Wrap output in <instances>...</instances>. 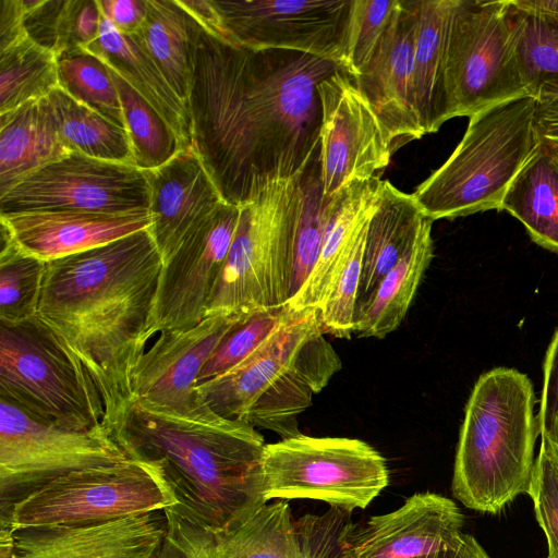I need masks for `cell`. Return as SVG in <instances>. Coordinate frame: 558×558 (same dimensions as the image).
Returning <instances> with one entry per match:
<instances>
[{
    "label": "cell",
    "mask_w": 558,
    "mask_h": 558,
    "mask_svg": "<svg viewBox=\"0 0 558 558\" xmlns=\"http://www.w3.org/2000/svg\"><path fill=\"white\" fill-rule=\"evenodd\" d=\"M507 4L529 96L535 100L558 98V19L525 14Z\"/></svg>",
    "instance_id": "cell-33"
},
{
    "label": "cell",
    "mask_w": 558,
    "mask_h": 558,
    "mask_svg": "<svg viewBox=\"0 0 558 558\" xmlns=\"http://www.w3.org/2000/svg\"><path fill=\"white\" fill-rule=\"evenodd\" d=\"M0 398L70 429L100 426L105 417L87 369L38 316L0 324Z\"/></svg>",
    "instance_id": "cell-8"
},
{
    "label": "cell",
    "mask_w": 558,
    "mask_h": 558,
    "mask_svg": "<svg viewBox=\"0 0 558 558\" xmlns=\"http://www.w3.org/2000/svg\"><path fill=\"white\" fill-rule=\"evenodd\" d=\"M530 378L497 367L480 376L457 447L452 494L466 508L497 513L527 494L539 434Z\"/></svg>",
    "instance_id": "cell-5"
},
{
    "label": "cell",
    "mask_w": 558,
    "mask_h": 558,
    "mask_svg": "<svg viewBox=\"0 0 558 558\" xmlns=\"http://www.w3.org/2000/svg\"><path fill=\"white\" fill-rule=\"evenodd\" d=\"M416 558H489V556L472 535L461 533L451 544Z\"/></svg>",
    "instance_id": "cell-49"
},
{
    "label": "cell",
    "mask_w": 558,
    "mask_h": 558,
    "mask_svg": "<svg viewBox=\"0 0 558 558\" xmlns=\"http://www.w3.org/2000/svg\"><path fill=\"white\" fill-rule=\"evenodd\" d=\"M417 26L418 0H401L372 59L354 77L380 121L392 154L425 135L413 87Z\"/></svg>",
    "instance_id": "cell-19"
},
{
    "label": "cell",
    "mask_w": 558,
    "mask_h": 558,
    "mask_svg": "<svg viewBox=\"0 0 558 558\" xmlns=\"http://www.w3.org/2000/svg\"><path fill=\"white\" fill-rule=\"evenodd\" d=\"M533 133L536 146L558 159V98L535 100Z\"/></svg>",
    "instance_id": "cell-47"
},
{
    "label": "cell",
    "mask_w": 558,
    "mask_h": 558,
    "mask_svg": "<svg viewBox=\"0 0 558 558\" xmlns=\"http://www.w3.org/2000/svg\"><path fill=\"white\" fill-rule=\"evenodd\" d=\"M341 65L252 49L199 24L189 96L193 146L223 202L241 207L319 158L318 84Z\"/></svg>",
    "instance_id": "cell-1"
},
{
    "label": "cell",
    "mask_w": 558,
    "mask_h": 558,
    "mask_svg": "<svg viewBox=\"0 0 558 558\" xmlns=\"http://www.w3.org/2000/svg\"><path fill=\"white\" fill-rule=\"evenodd\" d=\"M25 38L23 0H0V51Z\"/></svg>",
    "instance_id": "cell-48"
},
{
    "label": "cell",
    "mask_w": 558,
    "mask_h": 558,
    "mask_svg": "<svg viewBox=\"0 0 558 558\" xmlns=\"http://www.w3.org/2000/svg\"><path fill=\"white\" fill-rule=\"evenodd\" d=\"M320 181L328 198L354 180L380 177L393 155L373 107L341 66L317 87Z\"/></svg>",
    "instance_id": "cell-16"
},
{
    "label": "cell",
    "mask_w": 558,
    "mask_h": 558,
    "mask_svg": "<svg viewBox=\"0 0 558 558\" xmlns=\"http://www.w3.org/2000/svg\"><path fill=\"white\" fill-rule=\"evenodd\" d=\"M447 86L451 117L527 97L506 0H458L448 46Z\"/></svg>",
    "instance_id": "cell-12"
},
{
    "label": "cell",
    "mask_w": 558,
    "mask_h": 558,
    "mask_svg": "<svg viewBox=\"0 0 558 558\" xmlns=\"http://www.w3.org/2000/svg\"><path fill=\"white\" fill-rule=\"evenodd\" d=\"M458 0H418L413 87L425 134L436 133L452 119L447 86L451 22Z\"/></svg>",
    "instance_id": "cell-25"
},
{
    "label": "cell",
    "mask_w": 558,
    "mask_h": 558,
    "mask_svg": "<svg viewBox=\"0 0 558 558\" xmlns=\"http://www.w3.org/2000/svg\"><path fill=\"white\" fill-rule=\"evenodd\" d=\"M47 262L24 253L1 226L0 324L37 316Z\"/></svg>",
    "instance_id": "cell-36"
},
{
    "label": "cell",
    "mask_w": 558,
    "mask_h": 558,
    "mask_svg": "<svg viewBox=\"0 0 558 558\" xmlns=\"http://www.w3.org/2000/svg\"><path fill=\"white\" fill-rule=\"evenodd\" d=\"M85 50L98 57L145 98L172 128L183 148L193 145L189 107L131 37L121 34L101 14L99 37Z\"/></svg>",
    "instance_id": "cell-26"
},
{
    "label": "cell",
    "mask_w": 558,
    "mask_h": 558,
    "mask_svg": "<svg viewBox=\"0 0 558 558\" xmlns=\"http://www.w3.org/2000/svg\"><path fill=\"white\" fill-rule=\"evenodd\" d=\"M101 12L97 0H65L59 24L57 56L87 48L99 37Z\"/></svg>",
    "instance_id": "cell-43"
},
{
    "label": "cell",
    "mask_w": 558,
    "mask_h": 558,
    "mask_svg": "<svg viewBox=\"0 0 558 558\" xmlns=\"http://www.w3.org/2000/svg\"><path fill=\"white\" fill-rule=\"evenodd\" d=\"M147 14L131 37L189 107L198 23L178 0H146Z\"/></svg>",
    "instance_id": "cell-29"
},
{
    "label": "cell",
    "mask_w": 558,
    "mask_h": 558,
    "mask_svg": "<svg viewBox=\"0 0 558 558\" xmlns=\"http://www.w3.org/2000/svg\"><path fill=\"white\" fill-rule=\"evenodd\" d=\"M425 218L412 194L383 182L379 203L367 226L355 311L410 248Z\"/></svg>",
    "instance_id": "cell-27"
},
{
    "label": "cell",
    "mask_w": 558,
    "mask_h": 558,
    "mask_svg": "<svg viewBox=\"0 0 558 558\" xmlns=\"http://www.w3.org/2000/svg\"><path fill=\"white\" fill-rule=\"evenodd\" d=\"M167 531L157 558H342L351 511L293 519L287 501L265 505L232 530L194 523L165 509Z\"/></svg>",
    "instance_id": "cell-9"
},
{
    "label": "cell",
    "mask_w": 558,
    "mask_h": 558,
    "mask_svg": "<svg viewBox=\"0 0 558 558\" xmlns=\"http://www.w3.org/2000/svg\"><path fill=\"white\" fill-rule=\"evenodd\" d=\"M324 208L318 158L307 167L302 178V201L294 241L290 300L303 287L320 254L325 227Z\"/></svg>",
    "instance_id": "cell-38"
},
{
    "label": "cell",
    "mask_w": 558,
    "mask_h": 558,
    "mask_svg": "<svg viewBox=\"0 0 558 558\" xmlns=\"http://www.w3.org/2000/svg\"><path fill=\"white\" fill-rule=\"evenodd\" d=\"M303 173L269 185L240 207L236 231L205 316L288 305Z\"/></svg>",
    "instance_id": "cell-7"
},
{
    "label": "cell",
    "mask_w": 558,
    "mask_h": 558,
    "mask_svg": "<svg viewBox=\"0 0 558 558\" xmlns=\"http://www.w3.org/2000/svg\"><path fill=\"white\" fill-rule=\"evenodd\" d=\"M383 182L380 177L354 180L324 198L325 227L320 254L305 283L288 303L290 310L320 307L357 235L377 208Z\"/></svg>",
    "instance_id": "cell-24"
},
{
    "label": "cell",
    "mask_w": 558,
    "mask_h": 558,
    "mask_svg": "<svg viewBox=\"0 0 558 558\" xmlns=\"http://www.w3.org/2000/svg\"><path fill=\"white\" fill-rule=\"evenodd\" d=\"M501 210L517 218L535 243L558 254V159L535 146Z\"/></svg>",
    "instance_id": "cell-31"
},
{
    "label": "cell",
    "mask_w": 558,
    "mask_h": 558,
    "mask_svg": "<svg viewBox=\"0 0 558 558\" xmlns=\"http://www.w3.org/2000/svg\"><path fill=\"white\" fill-rule=\"evenodd\" d=\"M60 88L57 54L29 38L0 51V113Z\"/></svg>",
    "instance_id": "cell-34"
},
{
    "label": "cell",
    "mask_w": 558,
    "mask_h": 558,
    "mask_svg": "<svg viewBox=\"0 0 558 558\" xmlns=\"http://www.w3.org/2000/svg\"><path fill=\"white\" fill-rule=\"evenodd\" d=\"M148 205L144 170L80 153L38 169L0 196V214L75 210L131 215L148 211Z\"/></svg>",
    "instance_id": "cell-14"
},
{
    "label": "cell",
    "mask_w": 558,
    "mask_h": 558,
    "mask_svg": "<svg viewBox=\"0 0 558 558\" xmlns=\"http://www.w3.org/2000/svg\"><path fill=\"white\" fill-rule=\"evenodd\" d=\"M545 442L558 464V445H551V444H548L547 441H545Z\"/></svg>",
    "instance_id": "cell-51"
},
{
    "label": "cell",
    "mask_w": 558,
    "mask_h": 558,
    "mask_svg": "<svg viewBox=\"0 0 558 558\" xmlns=\"http://www.w3.org/2000/svg\"><path fill=\"white\" fill-rule=\"evenodd\" d=\"M527 495L547 538V558H558V464L544 440L535 459Z\"/></svg>",
    "instance_id": "cell-42"
},
{
    "label": "cell",
    "mask_w": 558,
    "mask_h": 558,
    "mask_svg": "<svg viewBox=\"0 0 558 558\" xmlns=\"http://www.w3.org/2000/svg\"><path fill=\"white\" fill-rule=\"evenodd\" d=\"M432 223L429 218L424 219L413 244L355 311L354 332L360 337L384 338L405 317L434 256Z\"/></svg>",
    "instance_id": "cell-30"
},
{
    "label": "cell",
    "mask_w": 558,
    "mask_h": 558,
    "mask_svg": "<svg viewBox=\"0 0 558 558\" xmlns=\"http://www.w3.org/2000/svg\"><path fill=\"white\" fill-rule=\"evenodd\" d=\"M463 514L453 500L430 492L414 494L397 510L372 517L349 533L342 558H416L451 544Z\"/></svg>",
    "instance_id": "cell-21"
},
{
    "label": "cell",
    "mask_w": 558,
    "mask_h": 558,
    "mask_svg": "<svg viewBox=\"0 0 558 558\" xmlns=\"http://www.w3.org/2000/svg\"><path fill=\"white\" fill-rule=\"evenodd\" d=\"M144 172L151 218L148 232L165 265L223 201L193 145Z\"/></svg>",
    "instance_id": "cell-22"
},
{
    "label": "cell",
    "mask_w": 558,
    "mask_h": 558,
    "mask_svg": "<svg viewBox=\"0 0 558 558\" xmlns=\"http://www.w3.org/2000/svg\"><path fill=\"white\" fill-rule=\"evenodd\" d=\"M288 311V306L262 308L239 323L207 360L196 385L220 376L241 363L279 326Z\"/></svg>",
    "instance_id": "cell-41"
},
{
    "label": "cell",
    "mask_w": 558,
    "mask_h": 558,
    "mask_svg": "<svg viewBox=\"0 0 558 558\" xmlns=\"http://www.w3.org/2000/svg\"><path fill=\"white\" fill-rule=\"evenodd\" d=\"M265 498L365 509L389 484L386 459L360 439L300 434L266 444Z\"/></svg>",
    "instance_id": "cell-10"
},
{
    "label": "cell",
    "mask_w": 558,
    "mask_h": 558,
    "mask_svg": "<svg viewBox=\"0 0 558 558\" xmlns=\"http://www.w3.org/2000/svg\"><path fill=\"white\" fill-rule=\"evenodd\" d=\"M256 311L207 315L191 328L159 332L133 372L132 402L174 413L191 411L199 398L195 386L205 363L226 335Z\"/></svg>",
    "instance_id": "cell-18"
},
{
    "label": "cell",
    "mask_w": 558,
    "mask_h": 558,
    "mask_svg": "<svg viewBox=\"0 0 558 558\" xmlns=\"http://www.w3.org/2000/svg\"><path fill=\"white\" fill-rule=\"evenodd\" d=\"M71 154L45 98L0 113V196L38 169Z\"/></svg>",
    "instance_id": "cell-28"
},
{
    "label": "cell",
    "mask_w": 558,
    "mask_h": 558,
    "mask_svg": "<svg viewBox=\"0 0 558 558\" xmlns=\"http://www.w3.org/2000/svg\"><path fill=\"white\" fill-rule=\"evenodd\" d=\"M340 368L341 360L325 338L317 310L289 308L247 357L195 390L220 416L284 439L301 434L299 415Z\"/></svg>",
    "instance_id": "cell-4"
},
{
    "label": "cell",
    "mask_w": 558,
    "mask_h": 558,
    "mask_svg": "<svg viewBox=\"0 0 558 558\" xmlns=\"http://www.w3.org/2000/svg\"><path fill=\"white\" fill-rule=\"evenodd\" d=\"M173 506L154 470L128 458L51 482L17 504L11 521L13 529L98 524Z\"/></svg>",
    "instance_id": "cell-13"
},
{
    "label": "cell",
    "mask_w": 558,
    "mask_h": 558,
    "mask_svg": "<svg viewBox=\"0 0 558 558\" xmlns=\"http://www.w3.org/2000/svg\"><path fill=\"white\" fill-rule=\"evenodd\" d=\"M198 397L185 413L134 400L112 438L129 459L154 470L174 502L169 509L232 530L267 504L266 444L254 426L220 416Z\"/></svg>",
    "instance_id": "cell-3"
},
{
    "label": "cell",
    "mask_w": 558,
    "mask_h": 558,
    "mask_svg": "<svg viewBox=\"0 0 558 558\" xmlns=\"http://www.w3.org/2000/svg\"><path fill=\"white\" fill-rule=\"evenodd\" d=\"M239 217L240 207L222 202L163 265L150 316L149 339L165 330L191 328L205 317Z\"/></svg>",
    "instance_id": "cell-17"
},
{
    "label": "cell",
    "mask_w": 558,
    "mask_h": 558,
    "mask_svg": "<svg viewBox=\"0 0 558 558\" xmlns=\"http://www.w3.org/2000/svg\"><path fill=\"white\" fill-rule=\"evenodd\" d=\"M535 99H512L469 118L448 159L412 193L430 220L501 210L511 183L535 149Z\"/></svg>",
    "instance_id": "cell-6"
},
{
    "label": "cell",
    "mask_w": 558,
    "mask_h": 558,
    "mask_svg": "<svg viewBox=\"0 0 558 558\" xmlns=\"http://www.w3.org/2000/svg\"><path fill=\"white\" fill-rule=\"evenodd\" d=\"M166 531L165 510L98 524L15 527L9 558H157Z\"/></svg>",
    "instance_id": "cell-20"
},
{
    "label": "cell",
    "mask_w": 558,
    "mask_h": 558,
    "mask_svg": "<svg viewBox=\"0 0 558 558\" xmlns=\"http://www.w3.org/2000/svg\"><path fill=\"white\" fill-rule=\"evenodd\" d=\"M162 267L148 229L47 262L37 316L95 381L111 437L132 403Z\"/></svg>",
    "instance_id": "cell-2"
},
{
    "label": "cell",
    "mask_w": 558,
    "mask_h": 558,
    "mask_svg": "<svg viewBox=\"0 0 558 558\" xmlns=\"http://www.w3.org/2000/svg\"><path fill=\"white\" fill-rule=\"evenodd\" d=\"M45 100L57 134L70 153L132 163L130 143L123 128L75 100L61 87Z\"/></svg>",
    "instance_id": "cell-32"
},
{
    "label": "cell",
    "mask_w": 558,
    "mask_h": 558,
    "mask_svg": "<svg viewBox=\"0 0 558 558\" xmlns=\"http://www.w3.org/2000/svg\"><path fill=\"white\" fill-rule=\"evenodd\" d=\"M107 68L119 95L132 163L141 170L160 167L183 149L177 134L145 98Z\"/></svg>",
    "instance_id": "cell-35"
},
{
    "label": "cell",
    "mask_w": 558,
    "mask_h": 558,
    "mask_svg": "<svg viewBox=\"0 0 558 558\" xmlns=\"http://www.w3.org/2000/svg\"><path fill=\"white\" fill-rule=\"evenodd\" d=\"M101 14L125 36L136 34L146 14V0H97Z\"/></svg>",
    "instance_id": "cell-46"
},
{
    "label": "cell",
    "mask_w": 558,
    "mask_h": 558,
    "mask_svg": "<svg viewBox=\"0 0 558 558\" xmlns=\"http://www.w3.org/2000/svg\"><path fill=\"white\" fill-rule=\"evenodd\" d=\"M57 62L60 87L65 93L124 129L116 85L109 69L98 57L77 48L62 51Z\"/></svg>",
    "instance_id": "cell-37"
},
{
    "label": "cell",
    "mask_w": 558,
    "mask_h": 558,
    "mask_svg": "<svg viewBox=\"0 0 558 558\" xmlns=\"http://www.w3.org/2000/svg\"><path fill=\"white\" fill-rule=\"evenodd\" d=\"M126 459L104 425L70 429L0 398V523L12 525L15 506L51 482Z\"/></svg>",
    "instance_id": "cell-11"
},
{
    "label": "cell",
    "mask_w": 558,
    "mask_h": 558,
    "mask_svg": "<svg viewBox=\"0 0 558 558\" xmlns=\"http://www.w3.org/2000/svg\"><path fill=\"white\" fill-rule=\"evenodd\" d=\"M537 421L542 439L558 445V328L544 361V385Z\"/></svg>",
    "instance_id": "cell-44"
},
{
    "label": "cell",
    "mask_w": 558,
    "mask_h": 558,
    "mask_svg": "<svg viewBox=\"0 0 558 558\" xmlns=\"http://www.w3.org/2000/svg\"><path fill=\"white\" fill-rule=\"evenodd\" d=\"M369 222V221H368ZM368 223L357 235L350 255L336 276L317 310L324 333L349 339L354 332V316L363 268Z\"/></svg>",
    "instance_id": "cell-40"
},
{
    "label": "cell",
    "mask_w": 558,
    "mask_h": 558,
    "mask_svg": "<svg viewBox=\"0 0 558 558\" xmlns=\"http://www.w3.org/2000/svg\"><path fill=\"white\" fill-rule=\"evenodd\" d=\"M0 225L24 253L50 262L148 229L151 218L148 211L106 215L34 210L0 214Z\"/></svg>",
    "instance_id": "cell-23"
},
{
    "label": "cell",
    "mask_w": 558,
    "mask_h": 558,
    "mask_svg": "<svg viewBox=\"0 0 558 558\" xmlns=\"http://www.w3.org/2000/svg\"><path fill=\"white\" fill-rule=\"evenodd\" d=\"M229 41L342 64L353 0H211Z\"/></svg>",
    "instance_id": "cell-15"
},
{
    "label": "cell",
    "mask_w": 558,
    "mask_h": 558,
    "mask_svg": "<svg viewBox=\"0 0 558 558\" xmlns=\"http://www.w3.org/2000/svg\"><path fill=\"white\" fill-rule=\"evenodd\" d=\"M64 2L65 0H23L27 36L35 44L54 53Z\"/></svg>",
    "instance_id": "cell-45"
},
{
    "label": "cell",
    "mask_w": 558,
    "mask_h": 558,
    "mask_svg": "<svg viewBox=\"0 0 558 558\" xmlns=\"http://www.w3.org/2000/svg\"><path fill=\"white\" fill-rule=\"evenodd\" d=\"M507 2L525 14L558 19V0H507Z\"/></svg>",
    "instance_id": "cell-50"
},
{
    "label": "cell",
    "mask_w": 558,
    "mask_h": 558,
    "mask_svg": "<svg viewBox=\"0 0 558 558\" xmlns=\"http://www.w3.org/2000/svg\"><path fill=\"white\" fill-rule=\"evenodd\" d=\"M401 0H353L341 68L353 77L365 69L385 36Z\"/></svg>",
    "instance_id": "cell-39"
}]
</instances>
